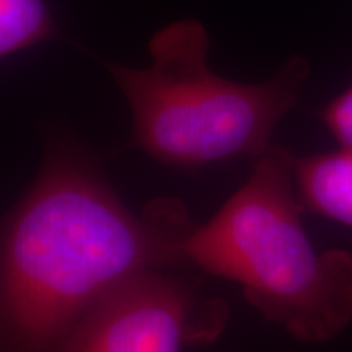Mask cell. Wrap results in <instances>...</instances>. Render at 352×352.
Returning <instances> with one entry per match:
<instances>
[{
  "instance_id": "cell-5",
  "label": "cell",
  "mask_w": 352,
  "mask_h": 352,
  "mask_svg": "<svg viewBox=\"0 0 352 352\" xmlns=\"http://www.w3.org/2000/svg\"><path fill=\"white\" fill-rule=\"evenodd\" d=\"M292 173L303 209L352 230V152L292 155Z\"/></svg>"
},
{
  "instance_id": "cell-1",
  "label": "cell",
  "mask_w": 352,
  "mask_h": 352,
  "mask_svg": "<svg viewBox=\"0 0 352 352\" xmlns=\"http://www.w3.org/2000/svg\"><path fill=\"white\" fill-rule=\"evenodd\" d=\"M192 226L170 197L134 214L94 158L52 144L32 188L0 223V352H63L121 283L183 264Z\"/></svg>"
},
{
  "instance_id": "cell-2",
  "label": "cell",
  "mask_w": 352,
  "mask_h": 352,
  "mask_svg": "<svg viewBox=\"0 0 352 352\" xmlns=\"http://www.w3.org/2000/svg\"><path fill=\"white\" fill-rule=\"evenodd\" d=\"M292 155L271 147L239 191L186 233L182 253L202 272L239 284L264 318L305 342L352 321V254L320 252L302 222Z\"/></svg>"
},
{
  "instance_id": "cell-3",
  "label": "cell",
  "mask_w": 352,
  "mask_h": 352,
  "mask_svg": "<svg viewBox=\"0 0 352 352\" xmlns=\"http://www.w3.org/2000/svg\"><path fill=\"white\" fill-rule=\"evenodd\" d=\"M209 36L196 20L171 23L151 39L152 64H109L134 118V142L171 166L261 157L274 129L296 107L308 77L294 57L271 80L236 83L208 65Z\"/></svg>"
},
{
  "instance_id": "cell-4",
  "label": "cell",
  "mask_w": 352,
  "mask_h": 352,
  "mask_svg": "<svg viewBox=\"0 0 352 352\" xmlns=\"http://www.w3.org/2000/svg\"><path fill=\"white\" fill-rule=\"evenodd\" d=\"M155 267L131 276L80 321L63 352H183L222 333L227 308Z\"/></svg>"
},
{
  "instance_id": "cell-7",
  "label": "cell",
  "mask_w": 352,
  "mask_h": 352,
  "mask_svg": "<svg viewBox=\"0 0 352 352\" xmlns=\"http://www.w3.org/2000/svg\"><path fill=\"white\" fill-rule=\"evenodd\" d=\"M321 120L341 145V151L352 152V87L336 96L321 111Z\"/></svg>"
},
{
  "instance_id": "cell-6",
  "label": "cell",
  "mask_w": 352,
  "mask_h": 352,
  "mask_svg": "<svg viewBox=\"0 0 352 352\" xmlns=\"http://www.w3.org/2000/svg\"><path fill=\"white\" fill-rule=\"evenodd\" d=\"M59 36L44 0H0V57Z\"/></svg>"
}]
</instances>
